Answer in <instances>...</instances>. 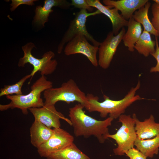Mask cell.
I'll use <instances>...</instances> for the list:
<instances>
[{"label":"cell","instance_id":"obj_1","mask_svg":"<svg viewBox=\"0 0 159 159\" xmlns=\"http://www.w3.org/2000/svg\"><path fill=\"white\" fill-rule=\"evenodd\" d=\"M84 108L83 105L78 103L69 108L68 115L74 135L86 138L94 136L100 143H103L110 134L108 127L114 119L109 117L104 120H97L85 114Z\"/></svg>","mask_w":159,"mask_h":159},{"label":"cell","instance_id":"obj_2","mask_svg":"<svg viewBox=\"0 0 159 159\" xmlns=\"http://www.w3.org/2000/svg\"><path fill=\"white\" fill-rule=\"evenodd\" d=\"M141 83L138 80L135 87H132L122 99L119 100L110 99L106 95L103 96L104 100L99 102V97L92 94L86 95L87 102L84 105L88 112H96L99 113L102 118L106 117L109 114V117L116 119L125 112L126 109L135 102L145 98L136 95L137 91L140 89Z\"/></svg>","mask_w":159,"mask_h":159},{"label":"cell","instance_id":"obj_3","mask_svg":"<svg viewBox=\"0 0 159 159\" xmlns=\"http://www.w3.org/2000/svg\"><path fill=\"white\" fill-rule=\"evenodd\" d=\"M53 83L48 80L45 76H42L31 86V91L28 94L21 95H8L6 98L10 102L6 105H0V110L17 108L24 115L28 113V110L31 108H39L44 105L41 97V93L52 87Z\"/></svg>","mask_w":159,"mask_h":159},{"label":"cell","instance_id":"obj_4","mask_svg":"<svg viewBox=\"0 0 159 159\" xmlns=\"http://www.w3.org/2000/svg\"><path fill=\"white\" fill-rule=\"evenodd\" d=\"M44 105H54L59 101L67 104L78 102L84 105L87 102L86 95L79 88L76 82L70 79L57 88H51L43 92Z\"/></svg>","mask_w":159,"mask_h":159},{"label":"cell","instance_id":"obj_5","mask_svg":"<svg viewBox=\"0 0 159 159\" xmlns=\"http://www.w3.org/2000/svg\"><path fill=\"white\" fill-rule=\"evenodd\" d=\"M34 47H36L31 42L22 47L24 55L20 58L18 64L19 67H24L27 63L33 66V69L30 74L31 77L29 84L37 72H39L42 76L51 74L56 70L58 64L55 59H52L55 55L52 51H48L44 54L41 58L38 59L34 57L31 53Z\"/></svg>","mask_w":159,"mask_h":159},{"label":"cell","instance_id":"obj_6","mask_svg":"<svg viewBox=\"0 0 159 159\" xmlns=\"http://www.w3.org/2000/svg\"><path fill=\"white\" fill-rule=\"evenodd\" d=\"M118 122L122 124L121 127L115 133L110 134L107 138L113 139L117 144V147L113 149L114 153L122 155L134 148L137 136L135 129V121L130 115H121L118 118Z\"/></svg>","mask_w":159,"mask_h":159},{"label":"cell","instance_id":"obj_7","mask_svg":"<svg viewBox=\"0 0 159 159\" xmlns=\"http://www.w3.org/2000/svg\"><path fill=\"white\" fill-rule=\"evenodd\" d=\"M101 13L98 10L94 12L88 13L87 10L84 9H80V11L76 13L74 18L70 21L68 29L58 45V53L60 54L61 53L65 44L69 42L76 36L80 34L84 35L93 45L99 47L100 43L95 39L88 32L86 23L88 17Z\"/></svg>","mask_w":159,"mask_h":159},{"label":"cell","instance_id":"obj_8","mask_svg":"<svg viewBox=\"0 0 159 159\" xmlns=\"http://www.w3.org/2000/svg\"><path fill=\"white\" fill-rule=\"evenodd\" d=\"M126 32L124 27L115 35L112 31L109 32L105 39L101 42L98 50V65L102 68H108L115 53L117 47Z\"/></svg>","mask_w":159,"mask_h":159},{"label":"cell","instance_id":"obj_9","mask_svg":"<svg viewBox=\"0 0 159 159\" xmlns=\"http://www.w3.org/2000/svg\"><path fill=\"white\" fill-rule=\"evenodd\" d=\"M53 133L45 143L37 148L39 155L47 158L51 154L65 148L73 143L74 138L61 128H54Z\"/></svg>","mask_w":159,"mask_h":159},{"label":"cell","instance_id":"obj_10","mask_svg":"<svg viewBox=\"0 0 159 159\" xmlns=\"http://www.w3.org/2000/svg\"><path fill=\"white\" fill-rule=\"evenodd\" d=\"M86 37L81 34L76 36L66 44L64 54L69 56L81 54L85 56L95 67L98 65L97 54L99 47L92 45L88 42Z\"/></svg>","mask_w":159,"mask_h":159},{"label":"cell","instance_id":"obj_11","mask_svg":"<svg viewBox=\"0 0 159 159\" xmlns=\"http://www.w3.org/2000/svg\"><path fill=\"white\" fill-rule=\"evenodd\" d=\"M29 110L33 115L34 120L40 122L49 128H60V119L64 120L72 126L69 119L57 111L54 105H44L41 107L31 108Z\"/></svg>","mask_w":159,"mask_h":159},{"label":"cell","instance_id":"obj_12","mask_svg":"<svg viewBox=\"0 0 159 159\" xmlns=\"http://www.w3.org/2000/svg\"><path fill=\"white\" fill-rule=\"evenodd\" d=\"M86 0L90 6L96 8L101 13L109 18L112 24V31L115 35L119 33L121 29L127 26L128 21L125 19L116 9L110 8L108 6L103 5L99 0Z\"/></svg>","mask_w":159,"mask_h":159},{"label":"cell","instance_id":"obj_13","mask_svg":"<svg viewBox=\"0 0 159 159\" xmlns=\"http://www.w3.org/2000/svg\"><path fill=\"white\" fill-rule=\"evenodd\" d=\"M148 0H103V2L110 8H115L121 11L126 20L132 18L134 12L144 6Z\"/></svg>","mask_w":159,"mask_h":159},{"label":"cell","instance_id":"obj_14","mask_svg":"<svg viewBox=\"0 0 159 159\" xmlns=\"http://www.w3.org/2000/svg\"><path fill=\"white\" fill-rule=\"evenodd\" d=\"M71 6V3L66 0H45L43 6H37L36 7L34 23L39 26H44L48 21L50 14L53 11L54 6H58L63 9H68Z\"/></svg>","mask_w":159,"mask_h":159},{"label":"cell","instance_id":"obj_15","mask_svg":"<svg viewBox=\"0 0 159 159\" xmlns=\"http://www.w3.org/2000/svg\"><path fill=\"white\" fill-rule=\"evenodd\" d=\"M132 117L135 121V129L139 139H150L159 134V123L155 122L153 115H150L143 121H140L135 113L133 114Z\"/></svg>","mask_w":159,"mask_h":159},{"label":"cell","instance_id":"obj_16","mask_svg":"<svg viewBox=\"0 0 159 159\" xmlns=\"http://www.w3.org/2000/svg\"><path fill=\"white\" fill-rule=\"evenodd\" d=\"M53 131V129L47 127L38 121L34 120L30 129L32 144L38 148L49 140Z\"/></svg>","mask_w":159,"mask_h":159},{"label":"cell","instance_id":"obj_17","mask_svg":"<svg viewBox=\"0 0 159 159\" xmlns=\"http://www.w3.org/2000/svg\"><path fill=\"white\" fill-rule=\"evenodd\" d=\"M128 29L124 35L122 39L124 46L127 47L129 51L135 50V45L139 39L142 32L141 25L132 18L128 20Z\"/></svg>","mask_w":159,"mask_h":159},{"label":"cell","instance_id":"obj_18","mask_svg":"<svg viewBox=\"0 0 159 159\" xmlns=\"http://www.w3.org/2000/svg\"><path fill=\"white\" fill-rule=\"evenodd\" d=\"M134 146L147 158H152L158 153L159 134L153 139L146 140H141L137 137Z\"/></svg>","mask_w":159,"mask_h":159},{"label":"cell","instance_id":"obj_19","mask_svg":"<svg viewBox=\"0 0 159 159\" xmlns=\"http://www.w3.org/2000/svg\"><path fill=\"white\" fill-rule=\"evenodd\" d=\"M48 159H90L82 152L74 143L59 151L52 153Z\"/></svg>","mask_w":159,"mask_h":159},{"label":"cell","instance_id":"obj_20","mask_svg":"<svg viewBox=\"0 0 159 159\" xmlns=\"http://www.w3.org/2000/svg\"><path fill=\"white\" fill-rule=\"evenodd\" d=\"M150 34L143 30L135 45V49L145 57L151 55L155 50L156 42L152 40Z\"/></svg>","mask_w":159,"mask_h":159},{"label":"cell","instance_id":"obj_21","mask_svg":"<svg viewBox=\"0 0 159 159\" xmlns=\"http://www.w3.org/2000/svg\"><path fill=\"white\" fill-rule=\"evenodd\" d=\"M151 4L149 1L144 6L134 12L132 17L135 21L143 25L144 31L158 37V33L153 28L148 17V11Z\"/></svg>","mask_w":159,"mask_h":159},{"label":"cell","instance_id":"obj_22","mask_svg":"<svg viewBox=\"0 0 159 159\" xmlns=\"http://www.w3.org/2000/svg\"><path fill=\"white\" fill-rule=\"evenodd\" d=\"M30 74L26 75L16 83L5 85L0 90V97L15 94L16 95H22L21 88L26 80L31 78Z\"/></svg>","mask_w":159,"mask_h":159},{"label":"cell","instance_id":"obj_23","mask_svg":"<svg viewBox=\"0 0 159 159\" xmlns=\"http://www.w3.org/2000/svg\"><path fill=\"white\" fill-rule=\"evenodd\" d=\"M151 10L153 17L151 23L158 33V37H159V5L154 3L151 6Z\"/></svg>","mask_w":159,"mask_h":159},{"label":"cell","instance_id":"obj_24","mask_svg":"<svg viewBox=\"0 0 159 159\" xmlns=\"http://www.w3.org/2000/svg\"><path fill=\"white\" fill-rule=\"evenodd\" d=\"M71 3L75 8L85 9L90 12H92L94 9L88 4L86 0H72Z\"/></svg>","mask_w":159,"mask_h":159},{"label":"cell","instance_id":"obj_25","mask_svg":"<svg viewBox=\"0 0 159 159\" xmlns=\"http://www.w3.org/2000/svg\"><path fill=\"white\" fill-rule=\"evenodd\" d=\"M156 42L155 50L152 55L156 60L157 64L155 66L151 67L150 70V73L159 72V47L157 37H155Z\"/></svg>","mask_w":159,"mask_h":159},{"label":"cell","instance_id":"obj_26","mask_svg":"<svg viewBox=\"0 0 159 159\" xmlns=\"http://www.w3.org/2000/svg\"><path fill=\"white\" fill-rule=\"evenodd\" d=\"M125 154L130 159H146L147 157L136 148H133L127 151Z\"/></svg>","mask_w":159,"mask_h":159},{"label":"cell","instance_id":"obj_27","mask_svg":"<svg viewBox=\"0 0 159 159\" xmlns=\"http://www.w3.org/2000/svg\"><path fill=\"white\" fill-rule=\"evenodd\" d=\"M36 0H11L10 4V9L11 11H14L19 6L24 4L29 6L34 5V2L37 1Z\"/></svg>","mask_w":159,"mask_h":159},{"label":"cell","instance_id":"obj_28","mask_svg":"<svg viewBox=\"0 0 159 159\" xmlns=\"http://www.w3.org/2000/svg\"><path fill=\"white\" fill-rule=\"evenodd\" d=\"M155 3L159 5V0H153Z\"/></svg>","mask_w":159,"mask_h":159},{"label":"cell","instance_id":"obj_29","mask_svg":"<svg viewBox=\"0 0 159 159\" xmlns=\"http://www.w3.org/2000/svg\"><path fill=\"white\" fill-rule=\"evenodd\" d=\"M158 45H159V42H158Z\"/></svg>","mask_w":159,"mask_h":159}]
</instances>
